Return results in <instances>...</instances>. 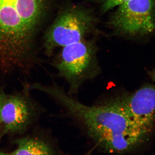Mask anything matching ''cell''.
<instances>
[{
	"label": "cell",
	"instance_id": "cell-1",
	"mask_svg": "<svg viewBox=\"0 0 155 155\" xmlns=\"http://www.w3.org/2000/svg\"><path fill=\"white\" fill-rule=\"evenodd\" d=\"M31 88L45 93L65 108L84 127L96 146L106 153L130 151L148 134L138 127L122 109L109 102L101 105H86L54 82L48 85L32 83Z\"/></svg>",
	"mask_w": 155,
	"mask_h": 155
},
{
	"label": "cell",
	"instance_id": "cell-2",
	"mask_svg": "<svg viewBox=\"0 0 155 155\" xmlns=\"http://www.w3.org/2000/svg\"><path fill=\"white\" fill-rule=\"evenodd\" d=\"M48 0H0V68L28 74L38 64L35 40Z\"/></svg>",
	"mask_w": 155,
	"mask_h": 155
},
{
	"label": "cell",
	"instance_id": "cell-3",
	"mask_svg": "<svg viewBox=\"0 0 155 155\" xmlns=\"http://www.w3.org/2000/svg\"><path fill=\"white\" fill-rule=\"evenodd\" d=\"M55 66L58 75L69 85L68 94H77L81 87L100 72L96 48L92 42L83 40L63 47Z\"/></svg>",
	"mask_w": 155,
	"mask_h": 155
},
{
	"label": "cell",
	"instance_id": "cell-4",
	"mask_svg": "<svg viewBox=\"0 0 155 155\" xmlns=\"http://www.w3.org/2000/svg\"><path fill=\"white\" fill-rule=\"evenodd\" d=\"M96 22L94 14L86 8L75 6L64 10L45 34L46 54L50 56L56 48L84 40L94 28Z\"/></svg>",
	"mask_w": 155,
	"mask_h": 155
},
{
	"label": "cell",
	"instance_id": "cell-5",
	"mask_svg": "<svg viewBox=\"0 0 155 155\" xmlns=\"http://www.w3.org/2000/svg\"><path fill=\"white\" fill-rule=\"evenodd\" d=\"M21 91L6 94L0 114V140L6 135H21L35 124L44 112L31 96L28 83L22 82Z\"/></svg>",
	"mask_w": 155,
	"mask_h": 155
},
{
	"label": "cell",
	"instance_id": "cell-6",
	"mask_svg": "<svg viewBox=\"0 0 155 155\" xmlns=\"http://www.w3.org/2000/svg\"><path fill=\"white\" fill-rule=\"evenodd\" d=\"M155 0H129L117 6L110 24L130 36L151 33L155 28Z\"/></svg>",
	"mask_w": 155,
	"mask_h": 155
},
{
	"label": "cell",
	"instance_id": "cell-7",
	"mask_svg": "<svg viewBox=\"0 0 155 155\" xmlns=\"http://www.w3.org/2000/svg\"><path fill=\"white\" fill-rule=\"evenodd\" d=\"M109 102L122 109L142 130L149 133L155 120V87L145 85L135 92L123 94Z\"/></svg>",
	"mask_w": 155,
	"mask_h": 155
},
{
	"label": "cell",
	"instance_id": "cell-8",
	"mask_svg": "<svg viewBox=\"0 0 155 155\" xmlns=\"http://www.w3.org/2000/svg\"><path fill=\"white\" fill-rule=\"evenodd\" d=\"M16 147L11 152L4 155H54L57 150L47 136L41 133H33L21 135L12 141Z\"/></svg>",
	"mask_w": 155,
	"mask_h": 155
},
{
	"label": "cell",
	"instance_id": "cell-9",
	"mask_svg": "<svg viewBox=\"0 0 155 155\" xmlns=\"http://www.w3.org/2000/svg\"><path fill=\"white\" fill-rule=\"evenodd\" d=\"M128 1L129 0H99V2L102 11L106 12Z\"/></svg>",
	"mask_w": 155,
	"mask_h": 155
},
{
	"label": "cell",
	"instance_id": "cell-10",
	"mask_svg": "<svg viewBox=\"0 0 155 155\" xmlns=\"http://www.w3.org/2000/svg\"><path fill=\"white\" fill-rule=\"evenodd\" d=\"M6 95V94L4 91V90L0 87V114H1L2 105L3 101Z\"/></svg>",
	"mask_w": 155,
	"mask_h": 155
},
{
	"label": "cell",
	"instance_id": "cell-11",
	"mask_svg": "<svg viewBox=\"0 0 155 155\" xmlns=\"http://www.w3.org/2000/svg\"><path fill=\"white\" fill-rule=\"evenodd\" d=\"M149 74L152 80L155 82V69H153L151 72H150Z\"/></svg>",
	"mask_w": 155,
	"mask_h": 155
}]
</instances>
